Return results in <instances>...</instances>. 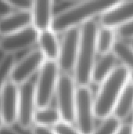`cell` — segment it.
<instances>
[{
    "instance_id": "6da1fadb",
    "label": "cell",
    "mask_w": 133,
    "mask_h": 134,
    "mask_svg": "<svg viewBox=\"0 0 133 134\" xmlns=\"http://www.w3.org/2000/svg\"><path fill=\"white\" fill-rule=\"evenodd\" d=\"M117 0H89L75 3L73 5L60 11L54 16L51 30L56 34L81 27L96 16L117 5Z\"/></svg>"
},
{
    "instance_id": "7a4b0ae2",
    "label": "cell",
    "mask_w": 133,
    "mask_h": 134,
    "mask_svg": "<svg viewBox=\"0 0 133 134\" xmlns=\"http://www.w3.org/2000/svg\"><path fill=\"white\" fill-rule=\"evenodd\" d=\"M130 80L131 71L123 65H118L111 75L100 85L94 97L96 119L103 120L112 115L121 93Z\"/></svg>"
},
{
    "instance_id": "3957f363",
    "label": "cell",
    "mask_w": 133,
    "mask_h": 134,
    "mask_svg": "<svg viewBox=\"0 0 133 134\" xmlns=\"http://www.w3.org/2000/svg\"><path fill=\"white\" fill-rule=\"evenodd\" d=\"M97 24L91 20L80 27V42L77 61L74 70V79L77 86H89L96 63Z\"/></svg>"
},
{
    "instance_id": "277c9868",
    "label": "cell",
    "mask_w": 133,
    "mask_h": 134,
    "mask_svg": "<svg viewBox=\"0 0 133 134\" xmlns=\"http://www.w3.org/2000/svg\"><path fill=\"white\" fill-rule=\"evenodd\" d=\"M60 68L56 61L45 60L38 71L34 83L35 97L38 108L49 106L56 90L60 78Z\"/></svg>"
},
{
    "instance_id": "5b68a950",
    "label": "cell",
    "mask_w": 133,
    "mask_h": 134,
    "mask_svg": "<svg viewBox=\"0 0 133 134\" xmlns=\"http://www.w3.org/2000/svg\"><path fill=\"white\" fill-rule=\"evenodd\" d=\"M94 97L89 86H78L74 111L76 128L82 134H92L95 126Z\"/></svg>"
},
{
    "instance_id": "8992f818",
    "label": "cell",
    "mask_w": 133,
    "mask_h": 134,
    "mask_svg": "<svg viewBox=\"0 0 133 134\" xmlns=\"http://www.w3.org/2000/svg\"><path fill=\"white\" fill-rule=\"evenodd\" d=\"M77 87L74 77L63 73L60 75L55 94L62 122L72 125L74 123Z\"/></svg>"
},
{
    "instance_id": "52a82bcc",
    "label": "cell",
    "mask_w": 133,
    "mask_h": 134,
    "mask_svg": "<svg viewBox=\"0 0 133 134\" xmlns=\"http://www.w3.org/2000/svg\"><path fill=\"white\" fill-rule=\"evenodd\" d=\"M80 42V27L70 29L63 33L60 42V52L57 64L60 71L65 74L74 71Z\"/></svg>"
},
{
    "instance_id": "ba28073f",
    "label": "cell",
    "mask_w": 133,
    "mask_h": 134,
    "mask_svg": "<svg viewBox=\"0 0 133 134\" xmlns=\"http://www.w3.org/2000/svg\"><path fill=\"white\" fill-rule=\"evenodd\" d=\"M46 59L38 49H34L16 62L9 80L17 86L30 81V79L36 72H38Z\"/></svg>"
},
{
    "instance_id": "9c48e42d",
    "label": "cell",
    "mask_w": 133,
    "mask_h": 134,
    "mask_svg": "<svg viewBox=\"0 0 133 134\" xmlns=\"http://www.w3.org/2000/svg\"><path fill=\"white\" fill-rule=\"evenodd\" d=\"M36 108L34 83L28 81L19 86L17 123L20 128L27 130L32 127Z\"/></svg>"
},
{
    "instance_id": "30bf717a",
    "label": "cell",
    "mask_w": 133,
    "mask_h": 134,
    "mask_svg": "<svg viewBox=\"0 0 133 134\" xmlns=\"http://www.w3.org/2000/svg\"><path fill=\"white\" fill-rule=\"evenodd\" d=\"M39 32L32 26L19 31L2 36L0 39V49L5 53H15L27 49L38 42Z\"/></svg>"
},
{
    "instance_id": "8fae6325",
    "label": "cell",
    "mask_w": 133,
    "mask_h": 134,
    "mask_svg": "<svg viewBox=\"0 0 133 134\" xmlns=\"http://www.w3.org/2000/svg\"><path fill=\"white\" fill-rule=\"evenodd\" d=\"M19 86L9 80L0 93V115L5 126L17 122Z\"/></svg>"
},
{
    "instance_id": "7c38bea8",
    "label": "cell",
    "mask_w": 133,
    "mask_h": 134,
    "mask_svg": "<svg viewBox=\"0 0 133 134\" xmlns=\"http://www.w3.org/2000/svg\"><path fill=\"white\" fill-rule=\"evenodd\" d=\"M133 21V0L120 1L100 16L101 27L118 29Z\"/></svg>"
},
{
    "instance_id": "4fadbf2b",
    "label": "cell",
    "mask_w": 133,
    "mask_h": 134,
    "mask_svg": "<svg viewBox=\"0 0 133 134\" xmlns=\"http://www.w3.org/2000/svg\"><path fill=\"white\" fill-rule=\"evenodd\" d=\"M53 2L50 0L34 1L31 10L32 26L40 33L51 29L54 16L53 15Z\"/></svg>"
},
{
    "instance_id": "5bb4252c",
    "label": "cell",
    "mask_w": 133,
    "mask_h": 134,
    "mask_svg": "<svg viewBox=\"0 0 133 134\" xmlns=\"http://www.w3.org/2000/svg\"><path fill=\"white\" fill-rule=\"evenodd\" d=\"M32 25L31 12L16 11L0 19V35L5 36Z\"/></svg>"
},
{
    "instance_id": "9a60e30c",
    "label": "cell",
    "mask_w": 133,
    "mask_h": 134,
    "mask_svg": "<svg viewBox=\"0 0 133 134\" xmlns=\"http://www.w3.org/2000/svg\"><path fill=\"white\" fill-rule=\"evenodd\" d=\"M117 61L118 60L112 52L101 56L96 61L92 68L91 82L100 86L114 71L118 66Z\"/></svg>"
},
{
    "instance_id": "2e32d148",
    "label": "cell",
    "mask_w": 133,
    "mask_h": 134,
    "mask_svg": "<svg viewBox=\"0 0 133 134\" xmlns=\"http://www.w3.org/2000/svg\"><path fill=\"white\" fill-rule=\"evenodd\" d=\"M133 112V81L131 79L121 93L112 115L120 122L127 119Z\"/></svg>"
},
{
    "instance_id": "e0dca14e",
    "label": "cell",
    "mask_w": 133,
    "mask_h": 134,
    "mask_svg": "<svg viewBox=\"0 0 133 134\" xmlns=\"http://www.w3.org/2000/svg\"><path fill=\"white\" fill-rule=\"evenodd\" d=\"M56 34L51 29L40 32L38 43L46 60L57 61L60 52V42Z\"/></svg>"
},
{
    "instance_id": "ac0fdd59",
    "label": "cell",
    "mask_w": 133,
    "mask_h": 134,
    "mask_svg": "<svg viewBox=\"0 0 133 134\" xmlns=\"http://www.w3.org/2000/svg\"><path fill=\"white\" fill-rule=\"evenodd\" d=\"M116 32L114 29L101 27L96 35V50L100 56L112 52L116 42Z\"/></svg>"
},
{
    "instance_id": "d6986e66",
    "label": "cell",
    "mask_w": 133,
    "mask_h": 134,
    "mask_svg": "<svg viewBox=\"0 0 133 134\" xmlns=\"http://www.w3.org/2000/svg\"><path fill=\"white\" fill-rule=\"evenodd\" d=\"M61 122L62 119L57 108L49 106L38 108L34 117V123L44 127L53 128Z\"/></svg>"
},
{
    "instance_id": "ffe728a7",
    "label": "cell",
    "mask_w": 133,
    "mask_h": 134,
    "mask_svg": "<svg viewBox=\"0 0 133 134\" xmlns=\"http://www.w3.org/2000/svg\"><path fill=\"white\" fill-rule=\"evenodd\" d=\"M112 53L122 65L127 68L131 73L133 72V46L126 42L124 39H117Z\"/></svg>"
},
{
    "instance_id": "44dd1931",
    "label": "cell",
    "mask_w": 133,
    "mask_h": 134,
    "mask_svg": "<svg viewBox=\"0 0 133 134\" xmlns=\"http://www.w3.org/2000/svg\"><path fill=\"white\" fill-rule=\"evenodd\" d=\"M16 62L15 54L5 53L0 59V93L4 86L9 80Z\"/></svg>"
},
{
    "instance_id": "7402d4cb",
    "label": "cell",
    "mask_w": 133,
    "mask_h": 134,
    "mask_svg": "<svg viewBox=\"0 0 133 134\" xmlns=\"http://www.w3.org/2000/svg\"><path fill=\"white\" fill-rule=\"evenodd\" d=\"M122 125V122L113 115H111L102 120L101 124L95 128L92 134H116Z\"/></svg>"
},
{
    "instance_id": "603a6c76",
    "label": "cell",
    "mask_w": 133,
    "mask_h": 134,
    "mask_svg": "<svg viewBox=\"0 0 133 134\" xmlns=\"http://www.w3.org/2000/svg\"><path fill=\"white\" fill-rule=\"evenodd\" d=\"M7 2L13 9L15 8L17 11L31 12L34 5V1L32 0H7Z\"/></svg>"
},
{
    "instance_id": "cb8c5ba5",
    "label": "cell",
    "mask_w": 133,
    "mask_h": 134,
    "mask_svg": "<svg viewBox=\"0 0 133 134\" xmlns=\"http://www.w3.org/2000/svg\"><path fill=\"white\" fill-rule=\"evenodd\" d=\"M53 129L56 134H82L78 131L76 127L73 126L72 124H69L64 122H60Z\"/></svg>"
},
{
    "instance_id": "d4e9b609",
    "label": "cell",
    "mask_w": 133,
    "mask_h": 134,
    "mask_svg": "<svg viewBox=\"0 0 133 134\" xmlns=\"http://www.w3.org/2000/svg\"><path fill=\"white\" fill-rule=\"evenodd\" d=\"M116 30L117 34L122 39H133V21Z\"/></svg>"
},
{
    "instance_id": "484cf974",
    "label": "cell",
    "mask_w": 133,
    "mask_h": 134,
    "mask_svg": "<svg viewBox=\"0 0 133 134\" xmlns=\"http://www.w3.org/2000/svg\"><path fill=\"white\" fill-rule=\"evenodd\" d=\"M13 13V8L9 2L5 0H0V19Z\"/></svg>"
},
{
    "instance_id": "4316f807",
    "label": "cell",
    "mask_w": 133,
    "mask_h": 134,
    "mask_svg": "<svg viewBox=\"0 0 133 134\" xmlns=\"http://www.w3.org/2000/svg\"><path fill=\"white\" fill-rule=\"evenodd\" d=\"M31 134H56V133L53 130V128L35 125L31 128Z\"/></svg>"
},
{
    "instance_id": "83f0119b",
    "label": "cell",
    "mask_w": 133,
    "mask_h": 134,
    "mask_svg": "<svg viewBox=\"0 0 133 134\" xmlns=\"http://www.w3.org/2000/svg\"><path fill=\"white\" fill-rule=\"evenodd\" d=\"M116 134H133L132 125L130 124H122L119 130Z\"/></svg>"
},
{
    "instance_id": "f1b7e54d",
    "label": "cell",
    "mask_w": 133,
    "mask_h": 134,
    "mask_svg": "<svg viewBox=\"0 0 133 134\" xmlns=\"http://www.w3.org/2000/svg\"><path fill=\"white\" fill-rule=\"evenodd\" d=\"M0 134H20L10 126H3L0 128Z\"/></svg>"
},
{
    "instance_id": "f546056e",
    "label": "cell",
    "mask_w": 133,
    "mask_h": 134,
    "mask_svg": "<svg viewBox=\"0 0 133 134\" xmlns=\"http://www.w3.org/2000/svg\"><path fill=\"white\" fill-rule=\"evenodd\" d=\"M4 125H3V122H2V118H1V115H0V128L2 127Z\"/></svg>"
},
{
    "instance_id": "4dcf8cb0",
    "label": "cell",
    "mask_w": 133,
    "mask_h": 134,
    "mask_svg": "<svg viewBox=\"0 0 133 134\" xmlns=\"http://www.w3.org/2000/svg\"><path fill=\"white\" fill-rule=\"evenodd\" d=\"M131 79L133 81V72L132 73H131Z\"/></svg>"
},
{
    "instance_id": "1f68e13d",
    "label": "cell",
    "mask_w": 133,
    "mask_h": 134,
    "mask_svg": "<svg viewBox=\"0 0 133 134\" xmlns=\"http://www.w3.org/2000/svg\"><path fill=\"white\" fill-rule=\"evenodd\" d=\"M131 44H132V46H133V39H132V42H131Z\"/></svg>"
},
{
    "instance_id": "d6a6232c",
    "label": "cell",
    "mask_w": 133,
    "mask_h": 134,
    "mask_svg": "<svg viewBox=\"0 0 133 134\" xmlns=\"http://www.w3.org/2000/svg\"><path fill=\"white\" fill-rule=\"evenodd\" d=\"M132 130H133V123H132Z\"/></svg>"
},
{
    "instance_id": "836d02e7",
    "label": "cell",
    "mask_w": 133,
    "mask_h": 134,
    "mask_svg": "<svg viewBox=\"0 0 133 134\" xmlns=\"http://www.w3.org/2000/svg\"><path fill=\"white\" fill-rule=\"evenodd\" d=\"M0 39H1V38H0Z\"/></svg>"
}]
</instances>
